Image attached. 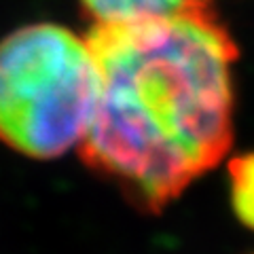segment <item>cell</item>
<instances>
[{
  "instance_id": "1",
  "label": "cell",
  "mask_w": 254,
  "mask_h": 254,
  "mask_svg": "<svg viewBox=\"0 0 254 254\" xmlns=\"http://www.w3.org/2000/svg\"><path fill=\"white\" fill-rule=\"evenodd\" d=\"M87 168L133 208L159 214L231 144L237 47L214 15L95 23Z\"/></svg>"
},
{
  "instance_id": "2",
  "label": "cell",
  "mask_w": 254,
  "mask_h": 254,
  "mask_svg": "<svg viewBox=\"0 0 254 254\" xmlns=\"http://www.w3.org/2000/svg\"><path fill=\"white\" fill-rule=\"evenodd\" d=\"M95 102L87 38L55 23L15 30L0 41V140L34 159L81 144Z\"/></svg>"
},
{
  "instance_id": "3",
  "label": "cell",
  "mask_w": 254,
  "mask_h": 254,
  "mask_svg": "<svg viewBox=\"0 0 254 254\" xmlns=\"http://www.w3.org/2000/svg\"><path fill=\"white\" fill-rule=\"evenodd\" d=\"M98 23L138 21L172 15H214L212 0H81Z\"/></svg>"
},
{
  "instance_id": "4",
  "label": "cell",
  "mask_w": 254,
  "mask_h": 254,
  "mask_svg": "<svg viewBox=\"0 0 254 254\" xmlns=\"http://www.w3.org/2000/svg\"><path fill=\"white\" fill-rule=\"evenodd\" d=\"M231 205L237 220L254 231V153L242 155L229 165Z\"/></svg>"
}]
</instances>
